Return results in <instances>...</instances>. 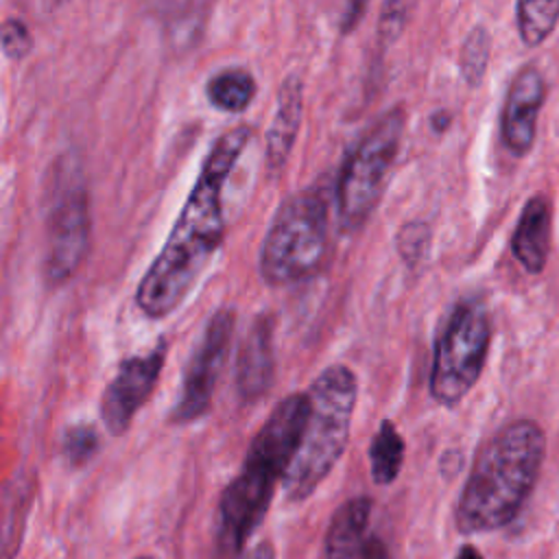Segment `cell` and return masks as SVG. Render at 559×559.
<instances>
[{
    "label": "cell",
    "instance_id": "10",
    "mask_svg": "<svg viewBox=\"0 0 559 559\" xmlns=\"http://www.w3.org/2000/svg\"><path fill=\"white\" fill-rule=\"evenodd\" d=\"M90 249V210L83 188L66 190L48 221L46 275L61 284L74 275Z\"/></svg>",
    "mask_w": 559,
    "mask_h": 559
},
{
    "label": "cell",
    "instance_id": "13",
    "mask_svg": "<svg viewBox=\"0 0 559 559\" xmlns=\"http://www.w3.org/2000/svg\"><path fill=\"white\" fill-rule=\"evenodd\" d=\"M552 238L550 201L544 194H533L515 223L511 236V253L528 275H539L546 269Z\"/></svg>",
    "mask_w": 559,
    "mask_h": 559
},
{
    "label": "cell",
    "instance_id": "16",
    "mask_svg": "<svg viewBox=\"0 0 559 559\" xmlns=\"http://www.w3.org/2000/svg\"><path fill=\"white\" fill-rule=\"evenodd\" d=\"M207 100L227 114H238L249 107L255 96V79L245 68H225L205 85Z\"/></svg>",
    "mask_w": 559,
    "mask_h": 559
},
{
    "label": "cell",
    "instance_id": "22",
    "mask_svg": "<svg viewBox=\"0 0 559 559\" xmlns=\"http://www.w3.org/2000/svg\"><path fill=\"white\" fill-rule=\"evenodd\" d=\"M0 48L13 61L24 59L33 50V35L20 17H7L0 24Z\"/></svg>",
    "mask_w": 559,
    "mask_h": 559
},
{
    "label": "cell",
    "instance_id": "14",
    "mask_svg": "<svg viewBox=\"0 0 559 559\" xmlns=\"http://www.w3.org/2000/svg\"><path fill=\"white\" fill-rule=\"evenodd\" d=\"M273 369V319L269 314H260L240 345L236 365V386L240 397L245 402L262 397L271 386Z\"/></svg>",
    "mask_w": 559,
    "mask_h": 559
},
{
    "label": "cell",
    "instance_id": "17",
    "mask_svg": "<svg viewBox=\"0 0 559 559\" xmlns=\"http://www.w3.org/2000/svg\"><path fill=\"white\" fill-rule=\"evenodd\" d=\"M404 450L406 445L395 424L384 419L369 445V469L376 485H391L400 476Z\"/></svg>",
    "mask_w": 559,
    "mask_h": 559
},
{
    "label": "cell",
    "instance_id": "5",
    "mask_svg": "<svg viewBox=\"0 0 559 559\" xmlns=\"http://www.w3.org/2000/svg\"><path fill=\"white\" fill-rule=\"evenodd\" d=\"M328 197L312 186L288 197L275 212L260 249V273L271 286L301 282L317 273L328 253Z\"/></svg>",
    "mask_w": 559,
    "mask_h": 559
},
{
    "label": "cell",
    "instance_id": "3",
    "mask_svg": "<svg viewBox=\"0 0 559 559\" xmlns=\"http://www.w3.org/2000/svg\"><path fill=\"white\" fill-rule=\"evenodd\" d=\"M306 413V393H290L277 402L251 439L240 474L225 487L218 502L216 539L221 555H238L264 520L275 485L284 480L299 445Z\"/></svg>",
    "mask_w": 559,
    "mask_h": 559
},
{
    "label": "cell",
    "instance_id": "8",
    "mask_svg": "<svg viewBox=\"0 0 559 559\" xmlns=\"http://www.w3.org/2000/svg\"><path fill=\"white\" fill-rule=\"evenodd\" d=\"M234 325H236V312L229 306L214 310V314L205 323L201 341L188 362V369L181 382V393L170 413V421L190 424L207 413L221 369L229 354Z\"/></svg>",
    "mask_w": 559,
    "mask_h": 559
},
{
    "label": "cell",
    "instance_id": "1",
    "mask_svg": "<svg viewBox=\"0 0 559 559\" xmlns=\"http://www.w3.org/2000/svg\"><path fill=\"white\" fill-rule=\"evenodd\" d=\"M251 140L247 124L216 138L199 170L162 251L142 275L135 304L151 317L162 319L181 306L199 275L223 242V188L238 157Z\"/></svg>",
    "mask_w": 559,
    "mask_h": 559
},
{
    "label": "cell",
    "instance_id": "7",
    "mask_svg": "<svg viewBox=\"0 0 559 559\" xmlns=\"http://www.w3.org/2000/svg\"><path fill=\"white\" fill-rule=\"evenodd\" d=\"M491 343V319L476 299L461 301L435 343L430 395L443 406H456L478 382Z\"/></svg>",
    "mask_w": 559,
    "mask_h": 559
},
{
    "label": "cell",
    "instance_id": "19",
    "mask_svg": "<svg viewBox=\"0 0 559 559\" xmlns=\"http://www.w3.org/2000/svg\"><path fill=\"white\" fill-rule=\"evenodd\" d=\"M489 48H491V37L487 33L485 26H474L463 46H461V55H459V68H461V76L469 87H478L480 81L485 79L487 72V63H489Z\"/></svg>",
    "mask_w": 559,
    "mask_h": 559
},
{
    "label": "cell",
    "instance_id": "6",
    "mask_svg": "<svg viewBox=\"0 0 559 559\" xmlns=\"http://www.w3.org/2000/svg\"><path fill=\"white\" fill-rule=\"evenodd\" d=\"M406 127L402 107L380 116L349 151L336 181V218L345 234L358 231L376 212Z\"/></svg>",
    "mask_w": 559,
    "mask_h": 559
},
{
    "label": "cell",
    "instance_id": "15",
    "mask_svg": "<svg viewBox=\"0 0 559 559\" xmlns=\"http://www.w3.org/2000/svg\"><path fill=\"white\" fill-rule=\"evenodd\" d=\"M304 116V85L297 74L282 81L277 92V107L266 133V168L280 173L293 151L299 124Z\"/></svg>",
    "mask_w": 559,
    "mask_h": 559
},
{
    "label": "cell",
    "instance_id": "25",
    "mask_svg": "<svg viewBox=\"0 0 559 559\" xmlns=\"http://www.w3.org/2000/svg\"><path fill=\"white\" fill-rule=\"evenodd\" d=\"M454 559H483V555L474 546H463Z\"/></svg>",
    "mask_w": 559,
    "mask_h": 559
},
{
    "label": "cell",
    "instance_id": "23",
    "mask_svg": "<svg viewBox=\"0 0 559 559\" xmlns=\"http://www.w3.org/2000/svg\"><path fill=\"white\" fill-rule=\"evenodd\" d=\"M411 4H400V2H389L382 11V33L386 37H397V33L404 28V22L408 17Z\"/></svg>",
    "mask_w": 559,
    "mask_h": 559
},
{
    "label": "cell",
    "instance_id": "20",
    "mask_svg": "<svg viewBox=\"0 0 559 559\" xmlns=\"http://www.w3.org/2000/svg\"><path fill=\"white\" fill-rule=\"evenodd\" d=\"M432 245V229L424 221H408L395 234V249L408 269L426 262Z\"/></svg>",
    "mask_w": 559,
    "mask_h": 559
},
{
    "label": "cell",
    "instance_id": "11",
    "mask_svg": "<svg viewBox=\"0 0 559 559\" xmlns=\"http://www.w3.org/2000/svg\"><path fill=\"white\" fill-rule=\"evenodd\" d=\"M544 100V74L535 66L520 68L507 87L500 118L502 142L515 157H522L533 148L537 135V116Z\"/></svg>",
    "mask_w": 559,
    "mask_h": 559
},
{
    "label": "cell",
    "instance_id": "12",
    "mask_svg": "<svg viewBox=\"0 0 559 559\" xmlns=\"http://www.w3.org/2000/svg\"><path fill=\"white\" fill-rule=\"evenodd\" d=\"M373 502L367 496L343 502L328 526L323 559H391L384 542L369 533Z\"/></svg>",
    "mask_w": 559,
    "mask_h": 559
},
{
    "label": "cell",
    "instance_id": "9",
    "mask_svg": "<svg viewBox=\"0 0 559 559\" xmlns=\"http://www.w3.org/2000/svg\"><path fill=\"white\" fill-rule=\"evenodd\" d=\"M166 360V345L159 343L146 354L129 356L100 397V419L111 435H122L135 413L153 393Z\"/></svg>",
    "mask_w": 559,
    "mask_h": 559
},
{
    "label": "cell",
    "instance_id": "4",
    "mask_svg": "<svg viewBox=\"0 0 559 559\" xmlns=\"http://www.w3.org/2000/svg\"><path fill=\"white\" fill-rule=\"evenodd\" d=\"M358 382L349 367L332 365L310 384L308 413L299 445L284 474L282 489L293 502L306 500L334 469L349 439Z\"/></svg>",
    "mask_w": 559,
    "mask_h": 559
},
{
    "label": "cell",
    "instance_id": "24",
    "mask_svg": "<svg viewBox=\"0 0 559 559\" xmlns=\"http://www.w3.org/2000/svg\"><path fill=\"white\" fill-rule=\"evenodd\" d=\"M242 559H275V548L271 542H260L242 555Z\"/></svg>",
    "mask_w": 559,
    "mask_h": 559
},
{
    "label": "cell",
    "instance_id": "26",
    "mask_svg": "<svg viewBox=\"0 0 559 559\" xmlns=\"http://www.w3.org/2000/svg\"><path fill=\"white\" fill-rule=\"evenodd\" d=\"M138 559H151V557H138Z\"/></svg>",
    "mask_w": 559,
    "mask_h": 559
},
{
    "label": "cell",
    "instance_id": "21",
    "mask_svg": "<svg viewBox=\"0 0 559 559\" xmlns=\"http://www.w3.org/2000/svg\"><path fill=\"white\" fill-rule=\"evenodd\" d=\"M98 450V435L92 426L79 424L66 430L63 435V454L72 465L87 463Z\"/></svg>",
    "mask_w": 559,
    "mask_h": 559
},
{
    "label": "cell",
    "instance_id": "2",
    "mask_svg": "<svg viewBox=\"0 0 559 559\" xmlns=\"http://www.w3.org/2000/svg\"><path fill=\"white\" fill-rule=\"evenodd\" d=\"M546 456L544 430L531 419L500 428L476 454L456 502L461 533H485L518 518L537 485Z\"/></svg>",
    "mask_w": 559,
    "mask_h": 559
},
{
    "label": "cell",
    "instance_id": "18",
    "mask_svg": "<svg viewBox=\"0 0 559 559\" xmlns=\"http://www.w3.org/2000/svg\"><path fill=\"white\" fill-rule=\"evenodd\" d=\"M515 22L522 44L539 46L555 31L559 22L557 0H522L515 4Z\"/></svg>",
    "mask_w": 559,
    "mask_h": 559
}]
</instances>
